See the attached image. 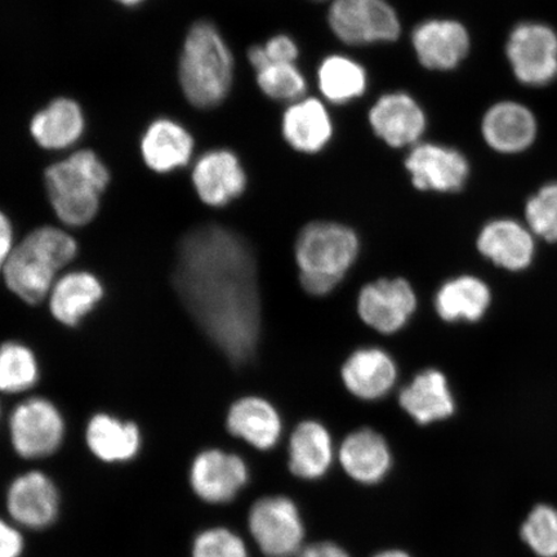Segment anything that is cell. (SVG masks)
Segmentation results:
<instances>
[{
	"mask_svg": "<svg viewBox=\"0 0 557 557\" xmlns=\"http://www.w3.org/2000/svg\"><path fill=\"white\" fill-rule=\"evenodd\" d=\"M339 458L348 475L366 484L379 483L392 466L386 442L372 430L348 435Z\"/></svg>",
	"mask_w": 557,
	"mask_h": 557,
	"instance_id": "d4e9b609",
	"label": "cell"
},
{
	"mask_svg": "<svg viewBox=\"0 0 557 557\" xmlns=\"http://www.w3.org/2000/svg\"><path fill=\"white\" fill-rule=\"evenodd\" d=\"M24 541L15 528L0 519V557H20Z\"/></svg>",
	"mask_w": 557,
	"mask_h": 557,
	"instance_id": "8d00e7d4",
	"label": "cell"
},
{
	"mask_svg": "<svg viewBox=\"0 0 557 557\" xmlns=\"http://www.w3.org/2000/svg\"><path fill=\"white\" fill-rule=\"evenodd\" d=\"M297 557H348V555L333 543H317L301 549Z\"/></svg>",
	"mask_w": 557,
	"mask_h": 557,
	"instance_id": "f35d334b",
	"label": "cell"
},
{
	"mask_svg": "<svg viewBox=\"0 0 557 557\" xmlns=\"http://www.w3.org/2000/svg\"><path fill=\"white\" fill-rule=\"evenodd\" d=\"M417 308L412 285L406 278H381L361 289L358 311L371 329L393 334L407 324Z\"/></svg>",
	"mask_w": 557,
	"mask_h": 557,
	"instance_id": "30bf717a",
	"label": "cell"
},
{
	"mask_svg": "<svg viewBox=\"0 0 557 557\" xmlns=\"http://www.w3.org/2000/svg\"><path fill=\"white\" fill-rule=\"evenodd\" d=\"M16 236L13 221L3 211H0V270H3L13 248L16 246Z\"/></svg>",
	"mask_w": 557,
	"mask_h": 557,
	"instance_id": "74e56055",
	"label": "cell"
},
{
	"mask_svg": "<svg viewBox=\"0 0 557 557\" xmlns=\"http://www.w3.org/2000/svg\"><path fill=\"white\" fill-rule=\"evenodd\" d=\"M107 296V288L94 271L76 269L54 282L47 305L51 317L65 329L74 330L92 313Z\"/></svg>",
	"mask_w": 557,
	"mask_h": 557,
	"instance_id": "8fae6325",
	"label": "cell"
},
{
	"mask_svg": "<svg viewBox=\"0 0 557 557\" xmlns=\"http://www.w3.org/2000/svg\"><path fill=\"white\" fill-rule=\"evenodd\" d=\"M375 557H409V556L403 552H386V553H382Z\"/></svg>",
	"mask_w": 557,
	"mask_h": 557,
	"instance_id": "ab89813d",
	"label": "cell"
},
{
	"mask_svg": "<svg viewBox=\"0 0 557 557\" xmlns=\"http://www.w3.org/2000/svg\"><path fill=\"white\" fill-rule=\"evenodd\" d=\"M396 366L389 355L380 348H360L347 359L343 379L348 392L364 400L385 396L396 381Z\"/></svg>",
	"mask_w": 557,
	"mask_h": 557,
	"instance_id": "ffe728a7",
	"label": "cell"
},
{
	"mask_svg": "<svg viewBox=\"0 0 557 557\" xmlns=\"http://www.w3.org/2000/svg\"><path fill=\"white\" fill-rule=\"evenodd\" d=\"M81 246L73 234L52 224L40 225L16 242L3 268L11 294L32 308L44 305L61 271L78 259Z\"/></svg>",
	"mask_w": 557,
	"mask_h": 557,
	"instance_id": "7a4b0ae2",
	"label": "cell"
},
{
	"mask_svg": "<svg viewBox=\"0 0 557 557\" xmlns=\"http://www.w3.org/2000/svg\"><path fill=\"white\" fill-rule=\"evenodd\" d=\"M418 190L455 193L469 177V163L461 152L434 144L417 145L406 160Z\"/></svg>",
	"mask_w": 557,
	"mask_h": 557,
	"instance_id": "7c38bea8",
	"label": "cell"
},
{
	"mask_svg": "<svg viewBox=\"0 0 557 557\" xmlns=\"http://www.w3.org/2000/svg\"><path fill=\"white\" fill-rule=\"evenodd\" d=\"M478 248L486 259L512 271L527 269L534 256L532 234L512 220L487 224L479 235Z\"/></svg>",
	"mask_w": 557,
	"mask_h": 557,
	"instance_id": "44dd1931",
	"label": "cell"
},
{
	"mask_svg": "<svg viewBox=\"0 0 557 557\" xmlns=\"http://www.w3.org/2000/svg\"><path fill=\"white\" fill-rule=\"evenodd\" d=\"M482 129L492 149L515 154L533 144L537 136V121L524 104L505 101L486 111Z\"/></svg>",
	"mask_w": 557,
	"mask_h": 557,
	"instance_id": "ac0fdd59",
	"label": "cell"
},
{
	"mask_svg": "<svg viewBox=\"0 0 557 557\" xmlns=\"http://www.w3.org/2000/svg\"><path fill=\"white\" fill-rule=\"evenodd\" d=\"M491 304V292L478 277L459 276L451 278L438 289L435 308L445 322L482 319Z\"/></svg>",
	"mask_w": 557,
	"mask_h": 557,
	"instance_id": "f1b7e54d",
	"label": "cell"
},
{
	"mask_svg": "<svg viewBox=\"0 0 557 557\" xmlns=\"http://www.w3.org/2000/svg\"><path fill=\"white\" fill-rule=\"evenodd\" d=\"M7 507L18 524L32 529L46 528L58 518L59 493L44 472H27L10 486Z\"/></svg>",
	"mask_w": 557,
	"mask_h": 557,
	"instance_id": "2e32d148",
	"label": "cell"
},
{
	"mask_svg": "<svg viewBox=\"0 0 557 557\" xmlns=\"http://www.w3.org/2000/svg\"><path fill=\"white\" fill-rule=\"evenodd\" d=\"M334 34L350 46L394 41L400 23L386 0H334L329 16Z\"/></svg>",
	"mask_w": 557,
	"mask_h": 557,
	"instance_id": "8992f818",
	"label": "cell"
},
{
	"mask_svg": "<svg viewBox=\"0 0 557 557\" xmlns=\"http://www.w3.org/2000/svg\"><path fill=\"white\" fill-rule=\"evenodd\" d=\"M249 528L268 557H294L301 552L304 524L288 498L260 499L250 510Z\"/></svg>",
	"mask_w": 557,
	"mask_h": 557,
	"instance_id": "9c48e42d",
	"label": "cell"
},
{
	"mask_svg": "<svg viewBox=\"0 0 557 557\" xmlns=\"http://www.w3.org/2000/svg\"><path fill=\"white\" fill-rule=\"evenodd\" d=\"M234 60L225 40L207 21L195 24L180 60V83L194 107L213 108L226 99L232 87Z\"/></svg>",
	"mask_w": 557,
	"mask_h": 557,
	"instance_id": "277c9868",
	"label": "cell"
},
{
	"mask_svg": "<svg viewBox=\"0 0 557 557\" xmlns=\"http://www.w3.org/2000/svg\"><path fill=\"white\" fill-rule=\"evenodd\" d=\"M295 250L301 274L341 283L357 260L359 240L347 226L334 222H311L299 233Z\"/></svg>",
	"mask_w": 557,
	"mask_h": 557,
	"instance_id": "5b68a950",
	"label": "cell"
},
{
	"mask_svg": "<svg viewBox=\"0 0 557 557\" xmlns=\"http://www.w3.org/2000/svg\"><path fill=\"white\" fill-rule=\"evenodd\" d=\"M318 2H319V0H318Z\"/></svg>",
	"mask_w": 557,
	"mask_h": 557,
	"instance_id": "b9f144b4",
	"label": "cell"
},
{
	"mask_svg": "<svg viewBox=\"0 0 557 557\" xmlns=\"http://www.w3.org/2000/svg\"><path fill=\"white\" fill-rule=\"evenodd\" d=\"M227 429L234 436L267 450L273 448L282 434L281 417L271 404L256 396L240 399L228 410Z\"/></svg>",
	"mask_w": 557,
	"mask_h": 557,
	"instance_id": "cb8c5ba5",
	"label": "cell"
},
{
	"mask_svg": "<svg viewBox=\"0 0 557 557\" xmlns=\"http://www.w3.org/2000/svg\"><path fill=\"white\" fill-rule=\"evenodd\" d=\"M399 403L421 424L445 420L456 409L447 379L436 369L417 374L413 382L400 393Z\"/></svg>",
	"mask_w": 557,
	"mask_h": 557,
	"instance_id": "7402d4cb",
	"label": "cell"
},
{
	"mask_svg": "<svg viewBox=\"0 0 557 557\" xmlns=\"http://www.w3.org/2000/svg\"><path fill=\"white\" fill-rule=\"evenodd\" d=\"M269 64H295L298 58V48L287 35H277L263 46Z\"/></svg>",
	"mask_w": 557,
	"mask_h": 557,
	"instance_id": "d590c367",
	"label": "cell"
},
{
	"mask_svg": "<svg viewBox=\"0 0 557 557\" xmlns=\"http://www.w3.org/2000/svg\"><path fill=\"white\" fill-rule=\"evenodd\" d=\"M10 430L13 447L21 457L44 458L60 447L65 422L52 401L30 398L13 409Z\"/></svg>",
	"mask_w": 557,
	"mask_h": 557,
	"instance_id": "ba28073f",
	"label": "cell"
},
{
	"mask_svg": "<svg viewBox=\"0 0 557 557\" xmlns=\"http://www.w3.org/2000/svg\"><path fill=\"white\" fill-rule=\"evenodd\" d=\"M248 470L238 456L218 449L200 453L191 466L193 490L209 504H226L247 484Z\"/></svg>",
	"mask_w": 557,
	"mask_h": 557,
	"instance_id": "5bb4252c",
	"label": "cell"
},
{
	"mask_svg": "<svg viewBox=\"0 0 557 557\" xmlns=\"http://www.w3.org/2000/svg\"><path fill=\"white\" fill-rule=\"evenodd\" d=\"M40 366L33 348L20 339L0 344V393L23 394L37 385Z\"/></svg>",
	"mask_w": 557,
	"mask_h": 557,
	"instance_id": "f546056e",
	"label": "cell"
},
{
	"mask_svg": "<svg viewBox=\"0 0 557 557\" xmlns=\"http://www.w3.org/2000/svg\"><path fill=\"white\" fill-rule=\"evenodd\" d=\"M193 557H248L246 546L238 535L224 528L209 529L198 535Z\"/></svg>",
	"mask_w": 557,
	"mask_h": 557,
	"instance_id": "e575fe53",
	"label": "cell"
},
{
	"mask_svg": "<svg viewBox=\"0 0 557 557\" xmlns=\"http://www.w3.org/2000/svg\"><path fill=\"white\" fill-rule=\"evenodd\" d=\"M525 215L533 234L547 242L557 240V183L543 186L528 200Z\"/></svg>",
	"mask_w": 557,
	"mask_h": 557,
	"instance_id": "836d02e7",
	"label": "cell"
},
{
	"mask_svg": "<svg viewBox=\"0 0 557 557\" xmlns=\"http://www.w3.org/2000/svg\"><path fill=\"white\" fill-rule=\"evenodd\" d=\"M86 438L89 449L104 462L129 461L141 445V434L136 423L123 422L108 413L90 418Z\"/></svg>",
	"mask_w": 557,
	"mask_h": 557,
	"instance_id": "4316f807",
	"label": "cell"
},
{
	"mask_svg": "<svg viewBox=\"0 0 557 557\" xmlns=\"http://www.w3.org/2000/svg\"><path fill=\"white\" fill-rule=\"evenodd\" d=\"M111 173L92 150H78L47 166L45 193L54 219L70 228L92 224L101 212Z\"/></svg>",
	"mask_w": 557,
	"mask_h": 557,
	"instance_id": "3957f363",
	"label": "cell"
},
{
	"mask_svg": "<svg viewBox=\"0 0 557 557\" xmlns=\"http://www.w3.org/2000/svg\"><path fill=\"white\" fill-rule=\"evenodd\" d=\"M413 46L418 60L431 70H451L470 51V37L462 24L451 20H430L417 26Z\"/></svg>",
	"mask_w": 557,
	"mask_h": 557,
	"instance_id": "9a60e30c",
	"label": "cell"
},
{
	"mask_svg": "<svg viewBox=\"0 0 557 557\" xmlns=\"http://www.w3.org/2000/svg\"><path fill=\"white\" fill-rule=\"evenodd\" d=\"M139 150L150 171L171 173L189 164L194 154V138L180 123L159 120L146 129Z\"/></svg>",
	"mask_w": 557,
	"mask_h": 557,
	"instance_id": "d6986e66",
	"label": "cell"
},
{
	"mask_svg": "<svg viewBox=\"0 0 557 557\" xmlns=\"http://www.w3.org/2000/svg\"><path fill=\"white\" fill-rule=\"evenodd\" d=\"M332 121L324 104L315 99L296 102L285 111L283 134L292 148L308 152H318L330 143Z\"/></svg>",
	"mask_w": 557,
	"mask_h": 557,
	"instance_id": "484cf974",
	"label": "cell"
},
{
	"mask_svg": "<svg viewBox=\"0 0 557 557\" xmlns=\"http://www.w3.org/2000/svg\"><path fill=\"white\" fill-rule=\"evenodd\" d=\"M318 75L320 90L332 102L358 99L367 88L366 70L344 55L325 59Z\"/></svg>",
	"mask_w": 557,
	"mask_h": 557,
	"instance_id": "4dcf8cb0",
	"label": "cell"
},
{
	"mask_svg": "<svg viewBox=\"0 0 557 557\" xmlns=\"http://www.w3.org/2000/svg\"><path fill=\"white\" fill-rule=\"evenodd\" d=\"M191 183L201 203L221 208L232 203L246 190L247 176L232 151L213 150L206 152L195 163Z\"/></svg>",
	"mask_w": 557,
	"mask_h": 557,
	"instance_id": "4fadbf2b",
	"label": "cell"
},
{
	"mask_svg": "<svg viewBox=\"0 0 557 557\" xmlns=\"http://www.w3.org/2000/svg\"><path fill=\"white\" fill-rule=\"evenodd\" d=\"M86 128L78 103L70 99L52 101L33 117L32 136L41 149L58 151L72 148Z\"/></svg>",
	"mask_w": 557,
	"mask_h": 557,
	"instance_id": "603a6c76",
	"label": "cell"
},
{
	"mask_svg": "<svg viewBox=\"0 0 557 557\" xmlns=\"http://www.w3.org/2000/svg\"><path fill=\"white\" fill-rule=\"evenodd\" d=\"M289 468L296 476L319 479L329 471L333 458L332 441L323 424H298L289 445Z\"/></svg>",
	"mask_w": 557,
	"mask_h": 557,
	"instance_id": "83f0119b",
	"label": "cell"
},
{
	"mask_svg": "<svg viewBox=\"0 0 557 557\" xmlns=\"http://www.w3.org/2000/svg\"><path fill=\"white\" fill-rule=\"evenodd\" d=\"M170 283L181 308L234 364L255 357L261 331L256 260L238 233L218 224L186 230L174 243Z\"/></svg>",
	"mask_w": 557,
	"mask_h": 557,
	"instance_id": "6da1fadb",
	"label": "cell"
},
{
	"mask_svg": "<svg viewBox=\"0 0 557 557\" xmlns=\"http://www.w3.org/2000/svg\"><path fill=\"white\" fill-rule=\"evenodd\" d=\"M375 135L393 148H404L420 139L426 116L420 104L407 94L382 96L369 113Z\"/></svg>",
	"mask_w": 557,
	"mask_h": 557,
	"instance_id": "e0dca14e",
	"label": "cell"
},
{
	"mask_svg": "<svg viewBox=\"0 0 557 557\" xmlns=\"http://www.w3.org/2000/svg\"><path fill=\"white\" fill-rule=\"evenodd\" d=\"M257 82L274 100H296L306 90L305 78L295 64H269L257 72Z\"/></svg>",
	"mask_w": 557,
	"mask_h": 557,
	"instance_id": "d6a6232c",
	"label": "cell"
},
{
	"mask_svg": "<svg viewBox=\"0 0 557 557\" xmlns=\"http://www.w3.org/2000/svg\"><path fill=\"white\" fill-rule=\"evenodd\" d=\"M117 2L124 4V5H128V7H134V5H137L139 3H143L144 0H117Z\"/></svg>",
	"mask_w": 557,
	"mask_h": 557,
	"instance_id": "60d3db41",
	"label": "cell"
},
{
	"mask_svg": "<svg viewBox=\"0 0 557 557\" xmlns=\"http://www.w3.org/2000/svg\"><path fill=\"white\" fill-rule=\"evenodd\" d=\"M507 59L522 85L545 86L557 76V34L539 23L520 24L508 37Z\"/></svg>",
	"mask_w": 557,
	"mask_h": 557,
	"instance_id": "52a82bcc",
	"label": "cell"
},
{
	"mask_svg": "<svg viewBox=\"0 0 557 557\" xmlns=\"http://www.w3.org/2000/svg\"><path fill=\"white\" fill-rule=\"evenodd\" d=\"M521 537L541 557H557V510L540 505L529 513L521 528Z\"/></svg>",
	"mask_w": 557,
	"mask_h": 557,
	"instance_id": "1f68e13d",
	"label": "cell"
}]
</instances>
